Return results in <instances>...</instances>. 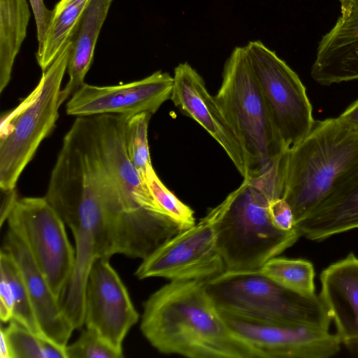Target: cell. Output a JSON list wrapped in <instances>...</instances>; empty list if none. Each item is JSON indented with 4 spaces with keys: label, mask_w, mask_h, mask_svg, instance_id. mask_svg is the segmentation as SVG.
Here are the masks:
<instances>
[{
    "label": "cell",
    "mask_w": 358,
    "mask_h": 358,
    "mask_svg": "<svg viewBox=\"0 0 358 358\" xmlns=\"http://www.w3.org/2000/svg\"><path fill=\"white\" fill-rule=\"evenodd\" d=\"M159 352L190 358H257L221 316L203 280H171L143 304L140 326Z\"/></svg>",
    "instance_id": "obj_1"
},
{
    "label": "cell",
    "mask_w": 358,
    "mask_h": 358,
    "mask_svg": "<svg viewBox=\"0 0 358 358\" xmlns=\"http://www.w3.org/2000/svg\"><path fill=\"white\" fill-rule=\"evenodd\" d=\"M286 157L280 156L260 173L248 176L208 215L225 271H256L270 259L293 245L301 236L295 228H277L268 214V203L282 198Z\"/></svg>",
    "instance_id": "obj_2"
},
{
    "label": "cell",
    "mask_w": 358,
    "mask_h": 358,
    "mask_svg": "<svg viewBox=\"0 0 358 358\" xmlns=\"http://www.w3.org/2000/svg\"><path fill=\"white\" fill-rule=\"evenodd\" d=\"M357 173L358 129L338 117L315 121L287 153L282 198L292 210L294 226Z\"/></svg>",
    "instance_id": "obj_3"
},
{
    "label": "cell",
    "mask_w": 358,
    "mask_h": 358,
    "mask_svg": "<svg viewBox=\"0 0 358 358\" xmlns=\"http://www.w3.org/2000/svg\"><path fill=\"white\" fill-rule=\"evenodd\" d=\"M71 49L69 41L42 73L34 90L2 116L0 127V188H16L18 179L59 117V94Z\"/></svg>",
    "instance_id": "obj_4"
},
{
    "label": "cell",
    "mask_w": 358,
    "mask_h": 358,
    "mask_svg": "<svg viewBox=\"0 0 358 358\" xmlns=\"http://www.w3.org/2000/svg\"><path fill=\"white\" fill-rule=\"evenodd\" d=\"M215 98L245 150L247 176L260 173L289 149L273 127L245 46L236 47L226 61Z\"/></svg>",
    "instance_id": "obj_5"
},
{
    "label": "cell",
    "mask_w": 358,
    "mask_h": 358,
    "mask_svg": "<svg viewBox=\"0 0 358 358\" xmlns=\"http://www.w3.org/2000/svg\"><path fill=\"white\" fill-rule=\"evenodd\" d=\"M204 285L219 308L329 330L331 318L320 296L292 291L256 271H225Z\"/></svg>",
    "instance_id": "obj_6"
},
{
    "label": "cell",
    "mask_w": 358,
    "mask_h": 358,
    "mask_svg": "<svg viewBox=\"0 0 358 358\" xmlns=\"http://www.w3.org/2000/svg\"><path fill=\"white\" fill-rule=\"evenodd\" d=\"M245 47L273 127L284 146L291 148L306 138L315 122L306 88L262 41H252Z\"/></svg>",
    "instance_id": "obj_7"
},
{
    "label": "cell",
    "mask_w": 358,
    "mask_h": 358,
    "mask_svg": "<svg viewBox=\"0 0 358 358\" xmlns=\"http://www.w3.org/2000/svg\"><path fill=\"white\" fill-rule=\"evenodd\" d=\"M7 222L8 229L24 243L59 301L76 259L64 222L45 196L18 199Z\"/></svg>",
    "instance_id": "obj_8"
},
{
    "label": "cell",
    "mask_w": 358,
    "mask_h": 358,
    "mask_svg": "<svg viewBox=\"0 0 358 358\" xmlns=\"http://www.w3.org/2000/svg\"><path fill=\"white\" fill-rule=\"evenodd\" d=\"M218 310L233 332L261 358H328L341 349L339 337L329 330Z\"/></svg>",
    "instance_id": "obj_9"
},
{
    "label": "cell",
    "mask_w": 358,
    "mask_h": 358,
    "mask_svg": "<svg viewBox=\"0 0 358 358\" xmlns=\"http://www.w3.org/2000/svg\"><path fill=\"white\" fill-rule=\"evenodd\" d=\"M225 271L215 231L206 215L143 259L135 272L140 280L162 277L171 280L205 281Z\"/></svg>",
    "instance_id": "obj_10"
},
{
    "label": "cell",
    "mask_w": 358,
    "mask_h": 358,
    "mask_svg": "<svg viewBox=\"0 0 358 358\" xmlns=\"http://www.w3.org/2000/svg\"><path fill=\"white\" fill-rule=\"evenodd\" d=\"M173 85V77L162 71L116 85L84 83L68 100L66 113L76 117L105 114L129 116L141 113L153 115L171 99Z\"/></svg>",
    "instance_id": "obj_11"
},
{
    "label": "cell",
    "mask_w": 358,
    "mask_h": 358,
    "mask_svg": "<svg viewBox=\"0 0 358 358\" xmlns=\"http://www.w3.org/2000/svg\"><path fill=\"white\" fill-rule=\"evenodd\" d=\"M128 291L109 262H94L86 283L84 324L120 352L130 329L138 320Z\"/></svg>",
    "instance_id": "obj_12"
},
{
    "label": "cell",
    "mask_w": 358,
    "mask_h": 358,
    "mask_svg": "<svg viewBox=\"0 0 358 358\" xmlns=\"http://www.w3.org/2000/svg\"><path fill=\"white\" fill-rule=\"evenodd\" d=\"M173 77L171 99L174 105L204 128L222 147L243 178L246 177L248 164L243 145L202 77L187 62L179 64Z\"/></svg>",
    "instance_id": "obj_13"
},
{
    "label": "cell",
    "mask_w": 358,
    "mask_h": 358,
    "mask_svg": "<svg viewBox=\"0 0 358 358\" xmlns=\"http://www.w3.org/2000/svg\"><path fill=\"white\" fill-rule=\"evenodd\" d=\"M341 13L318 43L310 75L321 85L358 79V0H340Z\"/></svg>",
    "instance_id": "obj_14"
},
{
    "label": "cell",
    "mask_w": 358,
    "mask_h": 358,
    "mask_svg": "<svg viewBox=\"0 0 358 358\" xmlns=\"http://www.w3.org/2000/svg\"><path fill=\"white\" fill-rule=\"evenodd\" d=\"M3 249L13 257L21 271L42 335L66 347L74 329L24 243L8 229Z\"/></svg>",
    "instance_id": "obj_15"
},
{
    "label": "cell",
    "mask_w": 358,
    "mask_h": 358,
    "mask_svg": "<svg viewBox=\"0 0 358 358\" xmlns=\"http://www.w3.org/2000/svg\"><path fill=\"white\" fill-rule=\"evenodd\" d=\"M320 296L341 343L358 345V257L350 253L321 273Z\"/></svg>",
    "instance_id": "obj_16"
},
{
    "label": "cell",
    "mask_w": 358,
    "mask_h": 358,
    "mask_svg": "<svg viewBox=\"0 0 358 358\" xmlns=\"http://www.w3.org/2000/svg\"><path fill=\"white\" fill-rule=\"evenodd\" d=\"M295 227L301 236L315 241L358 228V173L337 187Z\"/></svg>",
    "instance_id": "obj_17"
},
{
    "label": "cell",
    "mask_w": 358,
    "mask_h": 358,
    "mask_svg": "<svg viewBox=\"0 0 358 358\" xmlns=\"http://www.w3.org/2000/svg\"><path fill=\"white\" fill-rule=\"evenodd\" d=\"M113 0H91L71 38L67 72L69 80L61 90V106L85 83L92 63L96 42Z\"/></svg>",
    "instance_id": "obj_18"
},
{
    "label": "cell",
    "mask_w": 358,
    "mask_h": 358,
    "mask_svg": "<svg viewBox=\"0 0 358 358\" xmlns=\"http://www.w3.org/2000/svg\"><path fill=\"white\" fill-rule=\"evenodd\" d=\"M29 18L27 0H0V93L10 80Z\"/></svg>",
    "instance_id": "obj_19"
},
{
    "label": "cell",
    "mask_w": 358,
    "mask_h": 358,
    "mask_svg": "<svg viewBox=\"0 0 358 358\" xmlns=\"http://www.w3.org/2000/svg\"><path fill=\"white\" fill-rule=\"evenodd\" d=\"M91 0H59L53 10L43 42L38 45L36 58L42 71L55 60L71 40L76 27Z\"/></svg>",
    "instance_id": "obj_20"
},
{
    "label": "cell",
    "mask_w": 358,
    "mask_h": 358,
    "mask_svg": "<svg viewBox=\"0 0 358 358\" xmlns=\"http://www.w3.org/2000/svg\"><path fill=\"white\" fill-rule=\"evenodd\" d=\"M0 275L8 283L13 302L15 320L39 336V329L34 308L21 271L13 257L3 248L0 252ZM44 337V336H43Z\"/></svg>",
    "instance_id": "obj_21"
},
{
    "label": "cell",
    "mask_w": 358,
    "mask_h": 358,
    "mask_svg": "<svg viewBox=\"0 0 358 358\" xmlns=\"http://www.w3.org/2000/svg\"><path fill=\"white\" fill-rule=\"evenodd\" d=\"M259 271L292 291L304 295L315 294V271L309 261L275 257Z\"/></svg>",
    "instance_id": "obj_22"
},
{
    "label": "cell",
    "mask_w": 358,
    "mask_h": 358,
    "mask_svg": "<svg viewBox=\"0 0 358 358\" xmlns=\"http://www.w3.org/2000/svg\"><path fill=\"white\" fill-rule=\"evenodd\" d=\"M152 115L149 113H141L122 116L125 148L141 180L148 168L152 166L148 140V124Z\"/></svg>",
    "instance_id": "obj_23"
},
{
    "label": "cell",
    "mask_w": 358,
    "mask_h": 358,
    "mask_svg": "<svg viewBox=\"0 0 358 358\" xmlns=\"http://www.w3.org/2000/svg\"><path fill=\"white\" fill-rule=\"evenodd\" d=\"M142 180L158 205L182 230L196 224L193 210L180 201L163 184L152 166L148 168Z\"/></svg>",
    "instance_id": "obj_24"
},
{
    "label": "cell",
    "mask_w": 358,
    "mask_h": 358,
    "mask_svg": "<svg viewBox=\"0 0 358 358\" xmlns=\"http://www.w3.org/2000/svg\"><path fill=\"white\" fill-rule=\"evenodd\" d=\"M7 340L10 358H43L41 337L17 322L10 321L1 329Z\"/></svg>",
    "instance_id": "obj_25"
},
{
    "label": "cell",
    "mask_w": 358,
    "mask_h": 358,
    "mask_svg": "<svg viewBox=\"0 0 358 358\" xmlns=\"http://www.w3.org/2000/svg\"><path fill=\"white\" fill-rule=\"evenodd\" d=\"M67 358H122L123 353L103 340L94 331L86 329L66 347Z\"/></svg>",
    "instance_id": "obj_26"
},
{
    "label": "cell",
    "mask_w": 358,
    "mask_h": 358,
    "mask_svg": "<svg viewBox=\"0 0 358 358\" xmlns=\"http://www.w3.org/2000/svg\"><path fill=\"white\" fill-rule=\"evenodd\" d=\"M268 210L270 218L277 228L285 231L295 229L292 210L283 198L271 200Z\"/></svg>",
    "instance_id": "obj_27"
},
{
    "label": "cell",
    "mask_w": 358,
    "mask_h": 358,
    "mask_svg": "<svg viewBox=\"0 0 358 358\" xmlns=\"http://www.w3.org/2000/svg\"><path fill=\"white\" fill-rule=\"evenodd\" d=\"M31 6L36 24L37 39L38 45L45 37L52 17V10L48 9L43 0H29Z\"/></svg>",
    "instance_id": "obj_28"
},
{
    "label": "cell",
    "mask_w": 358,
    "mask_h": 358,
    "mask_svg": "<svg viewBox=\"0 0 358 358\" xmlns=\"http://www.w3.org/2000/svg\"><path fill=\"white\" fill-rule=\"evenodd\" d=\"M1 191L3 192V196L1 206V227H2L4 222L7 220L9 215L10 214L18 200L16 188Z\"/></svg>",
    "instance_id": "obj_29"
},
{
    "label": "cell",
    "mask_w": 358,
    "mask_h": 358,
    "mask_svg": "<svg viewBox=\"0 0 358 358\" xmlns=\"http://www.w3.org/2000/svg\"><path fill=\"white\" fill-rule=\"evenodd\" d=\"M66 347L45 337H41L43 358H67Z\"/></svg>",
    "instance_id": "obj_30"
},
{
    "label": "cell",
    "mask_w": 358,
    "mask_h": 358,
    "mask_svg": "<svg viewBox=\"0 0 358 358\" xmlns=\"http://www.w3.org/2000/svg\"><path fill=\"white\" fill-rule=\"evenodd\" d=\"M338 117L351 127L358 129V99L350 105Z\"/></svg>",
    "instance_id": "obj_31"
},
{
    "label": "cell",
    "mask_w": 358,
    "mask_h": 358,
    "mask_svg": "<svg viewBox=\"0 0 358 358\" xmlns=\"http://www.w3.org/2000/svg\"><path fill=\"white\" fill-rule=\"evenodd\" d=\"M0 357L10 358L8 344L1 329L0 331Z\"/></svg>",
    "instance_id": "obj_32"
}]
</instances>
